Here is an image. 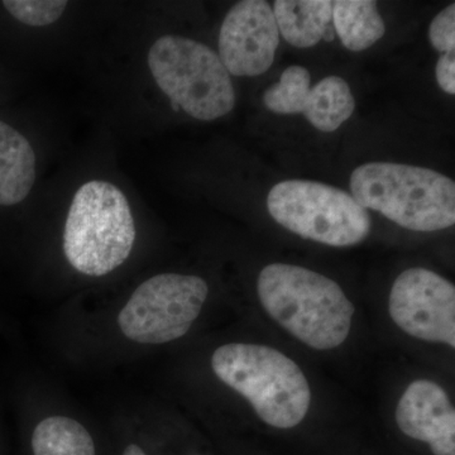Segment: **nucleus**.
I'll return each mask as SVG.
<instances>
[{"label":"nucleus","mask_w":455,"mask_h":455,"mask_svg":"<svg viewBox=\"0 0 455 455\" xmlns=\"http://www.w3.org/2000/svg\"><path fill=\"white\" fill-rule=\"evenodd\" d=\"M280 44L274 11L263 0H244L228 12L220 33V57L235 76H259L271 68Z\"/></svg>","instance_id":"obj_9"},{"label":"nucleus","mask_w":455,"mask_h":455,"mask_svg":"<svg viewBox=\"0 0 455 455\" xmlns=\"http://www.w3.org/2000/svg\"><path fill=\"white\" fill-rule=\"evenodd\" d=\"M355 109V97L346 80L328 76L310 90L302 114L316 130L331 133L348 121Z\"/></svg>","instance_id":"obj_14"},{"label":"nucleus","mask_w":455,"mask_h":455,"mask_svg":"<svg viewBox=\"0 0 455 455\" xmlns=\"http://www.w3.org/2000/svg\"><path fill=\"white\" fill-rule=\"evenodd\" d=\"M36 181V155L29 140L0 121V205L22 203Z\"/></svg>","instance_id":"obj_11"},{"label":"nucleus","mask_w":455,"mask_h":455,"mask_svg":"<svg viewBox=\"0 0 455 455\" xmlns=\"http://www.w3.org/2000/svg\"><path fill=\"white\" fill-rule=\"evenodd\" d=\"M267 209L290 232L331 247L361 243L372 226L366 209L348 193L307 180L275 185L267 196Z\"/></svg>","instance_id":"obj_6"},{"label":"nucleus","mask_w":455,"mask_h":455,"mask_svg":"<svg viewBox=\"0 0 455 455\" xmlns=\"http://www.w3.org/2000/svg\"><path fill=\"white\" fill-rule=\"evenodd\" d=\"M396 423L405 435L427 443L434 455H455L454 407L438 383H410L398 401Z\"/></svg>","instance_id":"obj_10"},{"label":"nucleus","mask_w":455,"mask_h":455,"mask_svg":"<svg viewBox=\"0 0 455 455\" xmlns=\"http://www.w3.org/2000/svg\"><path fill=\"white\" fill-rule=\"evenodd\" d=\"M123 455H147L145 451H142L139 447V445L136 444H131L128 445L127 448L124 449V451H123Z\"/></svg>","instance_id":"obj_20"},{"label":"nucleus","mask_w":455,"mask_h":455,"mask_svg":"<svg viewBox=\"0 0 455 455\" xmlns=\"http://www.w3.org/2000/svg\"><path fill=\"white\" fill-rule=\"evenodd\" d=\"M431 46L442 53L455 51V4L448 5L434 18L429 28Z\"/></svg>","instance_id":"obj_18"},{"label":"nucleus","mask_w":455,"mask_h":455,"mask_svg":"<svg viewBox=\"0 0 455 455\" xmlns=\"http://www.w3.org/2000/svg\"><path fill=\"white\" fill-rule=\"evenodd\" d=\"M257 292L266 313L311 348H337L348 338L355 307L331 278L274 263L260 271Z\"/></svg>","instance_id":"obj_1"},{"label":"nucleus","mask_w":455,"mask_h":455,"mask_svg":"<svg viewBox=\"0 0 455 455\" xmlns=\"http://www.w3.org/2000/svg\"><path fill=\"white\" fill-rule=\"evenodd\" d=\"M149 71L172 103L203 122L220 119L235 106V90L220 55L181 36H164L149 49Z\"/></svg>","instance_id":"obj_5"},{"label":"nucleus","mask_w":455,"mask_h":455,"mask_svg":"<svg viewBox=\"0 0 455 455\" xmlns=\"http://www.w3.org/2000/svg\"><path fill=\"white\" fill-rule=\"evenodd\" d=\"M32 449L35 455H95L89 431L66 416L42 420L33 431Z\"/></svg>","instance_id":"obj_15"},{"label":"nucleus","mask_w":455,"mask_h":455,"mask_svg":"<svg viewBox=\"0 0 455 455\" xmlns=\"http://www.w3.org/2000/svg\"><path fill=\"white\" fill-rule=\"evenodd\" d=\"M272 11L280 36L299 49L319 44L333 20V2L329 0H277Z\"/></svg>","instance_id":"obj_12"},{"label":"nucleus","mask_w":455,"mask_h":455,"mask_svg":"<svg viewBox=\"0 0 455 455\" xmlns=\"http://www.w3.org/2000/svg\"><path fill=\"white\" fill-rule=\"evenodd\" d=\"M208 293V283L202 277L157 275L132 293L119 313V328L128 339L140 344L179 339L202 313Z\"/></svg>","instance_id":"obj_7"},{"label":"nucleus","mask_w":455,"mask_h":455,"mask_svg":"<svg viewBox=\"0 0 455 455\" xmlns=\"http://www.w3.org/2000/svg\"><path fill=\"white\" fill-rule=\"evenodd\" d=\"M136 241L130 203L110 182H86L75 194L64 230V252L80 274L100 277L127 260Z\"/></svg>","instance_id":"obj_4"},{"label":"nucleus","mask_w":455,"mask_h":455,"mask_svg":"<svg viewBox=\"0 0 455 455\" xmlns=\"http://www.w3.org/2000/svg\"><path fill=\"white\" fill-rule=\"evenodd\" d=\"M212 367L218 379L242 395L271 427L290 429L309 411L307 377L292 359L271 347L226 344L215 350Z\"/></svg>","instance_id":"obj_2"},{"label":"nucleus","mask_w":455,"mask_h":455,"mask_svg":"<svg viewBox=\"0 0 455 455\" xmlns=\"http://www.w3.org/2000/svg\"><path fill=\"white\" fill-rule=\"evenodd\" d=\"M388 309L406 334L455 348V287L435 272L403 271L392 284Z\"/></svg>","instance_id":"obj_8"},{"label":"nucleus","mask_w":455,"mask_h":455,"mask_svg":"<svg viewBox=\"0 0 455 455\" xmlns=\"http://www.w3.org/2000/svg\"><path fill=\"white\" fill-rule=\"evenodd\" d=\"M350 191L359 205L381 212L397 226L435 232L455 223L453 180L424 167L372 163L350 176Z\"/></svg>","instance_id":"obj_3"},{"label":"nucleus","mask_w":455,"mask_h":455,"mask_svg":"<svg viewBox=\"0 0 455 455\" xmlns=\"http://www.w3.org/2000/svg\"><path fill=\"white\" fill-rule=\"evenodd\" d=\"M436 82L447 94H455V51L440 57L436 65Z\"/></svg>","instance_id":"obj_19"},{"label":"nucleus","mask_w":455,"mask_h":455,"mask_svg":"<svg viewBox=\"0 0 455 455\" xmlns=\"http://www.w3.org/2000/svg\"><path fill=\"white\" fill-rule=\"evenodd\" d=\"M3 7L18 22L26 26L52 25L61 18L68 7L62 0H4Z\"/></svg>","instance_id":"obj_17"},{"label":"nucleus","mask_w":455,"mask_h":455,"mask_svg":"<svg viewBox=\"0 0 455 455\" xmlns=\"http://www.w3.org/2000/svg\"><path fill=\"white\" fill-rule=\"evenodd\" d=\"M333 22L341 44L353 52L370 49L386 32L377 3L372 0L333 2Z\"/></svg>","instance_id":"obj_13"},{"label":"nucleus","mask_w":455,"mask_h":455,"mask_svg":"<svg viewBox=\"0 0 455 455\" xmlns=\"http://www.w3.org/2000/svg\"><path fill=\"white\" fill-rule=\"evenodd\" d=\"M310 73L302 66L293 65L281 75L280 82L274 84L263 94V103L276 114L304 112L310 94Z\"/></svg>","instance_id":"obj_16"},{"label":"nucleus","mask_w":455,"mask_h":455,"mask_svg":"<svg viewBox=\"0 0 455 455\" xmlns=\"http://www.w3.org/2000/svg\"><path fill=\"white\" fill-rule=\"evenodd\" d=\"M323 40L329 42L334 40V28H331V26L329 27L328 31L325 32L324 38Z\"/></svg>","instance_id":"obj_21"}]
</instances>
